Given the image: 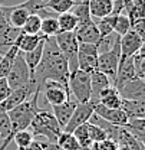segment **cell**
<instances>
[{"label":"cell","mask_w":145,"mask_h":150,"mask_svg":"<svg viewBox=\"0 0 145 150\" xmlns=\"http://www.w3.org/2000/svg\"><path fill=\"white\" fill-rule=\"evenodd\" d=\"M69 74L71 72L68 61L56 46L55 38H46L43 46V55L33 74V79L37 84V87L42 90L45 81H56L68 88Z\"/></svg>","instance_id":"obj_1"},{"label":"cell","mask_w":145,"mask_h":150,"mask_svg":"<svg viewBox=\"0 0 145 150\" xmlns=\"http://www.w3.org/2000/svg\"><path fill=\"white\" fill-rule=\"evenodd\" d=\"M40 90H37L29 100H26L25 103L19 104L18 107L12 108L10 111H7L9 120H10V134L9 137L1 143L0 150H6V147L13 142V136L22 130H29L30 123L33 121L36 112L40 110L39 107V95H40Z\"/></svg>","instance_id":"obj_2"},{"label":"cell","mask_w":145,"mask_h":150,"mask_svg":"<svg viewBox=\"0 0 145 150\" xmlns=\"http://www.w3.org/2000/svg\"><path fill=\"white\" fill-rule=\"evenodd\" d=\"M62 129L59 127L55 115L49 110L40 108L30 123V133L33 137H45L49 143H56Z\"/></svg>","instance_id":"obj_3"},{"label":"cell","mask_w":145,"mask_h":150,"mask_svg":"<svg viewBox=\"0 0 145 150\" xmlns=\"http://www.w3.org/2000/svg\"><path fill=\"white\" fill-rule=\"evenodd\" d=\"M69 94L76 103H88L91 101V78L89 74L76 69L69 74L68 79Z\"/></svg>","instance_id":"obj_4"},{"label":"cell","mask_w":145,"mask_h":150,"mask_svg":"<svg viewBox=\"0 0 145 150\" xmlns=\"http://www.w3.org/2000/svg\"><path fill=\"white\" fill-rule=\"evenodd\" d=\"M55 42L56 46L59 48V51L62 52V55L66 58L68 61V67H69V72L78 69V48H79V42L75 36L73 32H59L57 35H55Z\"/></svg>","instance_id":"obj_5"},{"label":"cell","mask_w":145,"mask_h":150,"mask_svg":"<svg viewBox=\"0 0 145 150\" xmlns=\"http://www.w3.org/2000/svg\"><path fill=\"white\" fill-rule=\"evenodd\" d=\"M121 38L115 42V45L104 52L98 54V62H96V69L105 74L111 79V82L115 81L118 65H119V58H121V48H119Z\"/></svg>","instance_id":"obj_6"},{"label":"cell","mask_w":145,"mask_h":150,"mask_svg":"<svg viewBox=\"0 0 145 150\" xmlns=\"http://www.w3.org/2000/svg\"><path fill=\"white\" fill-rule=\"evenodd\" d=\"M32 79H33V76H32L26 62H25L23 52L19 51L18 55L15 56V59H13L12 68H10L9 74L6 76V81H7L10 90H16L19 87H23V85L29 84Z\"/></svg>","instance_id":"obj_7"},{"label":"cell","mask_w":145,"mask_h":150,"mask_svg":"<svg viewBox=\"0 0 145 150\" xmlns=\"http://www.w3.org/2000/svg\"><path fill=\"white\" fill-rule=\"evenodd\" d=\"M37 90H40V88L37 87L35 79H32L29 84H26V85H23V87H19L16 90H12L10 94L7 95V98H6L3 103H0V108H1L3 111H10L12 108L18 107L19 104H22V103H25L26 100H29ZM40 91H42V90H40Z\"/></svg>","instance_id":"obj_8"},{"label":"cell","mask_w":145,"mask_h":150,"mask_svg":"<svg viewBox=\"0 0 145 150\" xmlns=\"http://www.w3.org/2000/svg\"><path fill=\"white\" fill-rule=\"evenodd\" d=\"M98 46L92 43H79L78 48V69L91 74L96 71L98 62Z\"/></svg>","instance_id":"obj_9"},{"label":"cell","mask_w":145,"mask_h":150,"mask_svg":"<svg viewBox=\"0 0 145 150\" xmlns=\"http://www.w3.org/2000/svg\"><path fill=\"white\" fill-rule=\"evenodd\" d=\"M19 29L10 26L7 20V13L4 10V4L0 3V55H4L7 49L15 45V40L19 35Z\"/></svg>","instance_id":"obj_10"},{"label":"cell","mask_w":145,"mask_h":150,"mask_svg":"<svg viewBox=\"0 0 145 150\" xmlns=\"http://www.w3.org/2000/svg\"><path fill=\"white\" fill-rule=\"evenodd\" d=\"M121 98L124 100H145L144 78H132L115 87Z\"/></svg>","instance_id":"obj_11"},{"label":"cell","mask_w":145,"mask_h":150,"mask_svg":"<svg viewBox=\"0 0 145 150\" xmlns=\"http://www.w3.org/2000/svg\"><path fill=\"white\" fill-rule=\"evenodd\" d=\"M95 104L93 101H88V103H76V107L73 110V114L71 117V120L68 121V124L65 126L63 131H68V133H72L76 127L85 124L89 121L91 115L93 114V108H95Z\"/></svg>","instance_id":"obj_12"},{"label":"cell","mask_w":145,"mask_h":150,"mask_svg":"<svg viewBox=\"0 0 145 150\" xmlns=\"http://www.w3.org/2000/svg\"><path fill=\"white\" fill-rule=\"evenodd\" d=\"M42 90L45 91V97L50 105L63 104L66 100L71 98L69 90L56 81H45L42 85Z\"/></svg>","instance_id":"obj_13"},{"label":"cell","mask_w":145,"mask_h":150,"mask_svg":"<svg viewBox=\"0 0 145 150\" xmlns=\"http://www.w3.org/2000/svg\"><path fill=\"white\" fill-rule=\"evenodd\" d=\"M93 112H95L98 117H101L102 120H105L106 123L115 124V126L124 127L128 123L127 114L122 111L121 108H106L105 105L96 103V104H95V108H93Z\"/></svg>","instance_id":"obj_14"},{"label":"cell","mask_w":145,"mask_h":150,"mask_svg":"<svg viewBox=\"0 0 145 150\" xmlns=\"http://www.w3.org/2000/svg\"><path fill=\"white\" fill-rule=\"evenodd\" d=\"M144 46V39L138 36L132 29H129L125 35L121 36L119 48H121V58H129L137 54Z\"/></svg>","instance_id":"obj_15"},{"label":"cell","mask_w":145,"mask_h":150,"mask_svg":"<svg viewBox=\"0 0 145 150\" xmlns=\"http://www.w3.org/2000/svg\"><path fill=\"white\" fill-rule=\"evenodd\" d=\"M75 107H76V101L72 100V98L66 100L63 104L52 105V114L55 115V118H56V121H57V124H59V127H60L62 130L65 129V126H66L68 121L71 120Z\"/></svg>","instance_id":"obj_16"},{"label":"cell","mask_w":145,"mask_h":150,"mask_svg":"<svg viewBox=\"0 0 145 150\" xmlns=\"http://www.w3.org/2000/svg\"><path fill=\"white\" fill-rule=\"evenodd\" d=\"M91 78V101L98 103L99 94L102 93L104 90H106L111 87V79L105 74H102L101 71H93L89 74Z\"/></svg>","instance_id":"obj_17"},{"label":"cell","mask_w":145,"mask_h":150,"mask_svg":"<svg viewBox=\"0 0 145 150\" xmlns=\"http://www.w3.org/2000/svg\"><path fill=\"white\" fill-rule=\"evenodd\" d=\"M4 10H6V13H7V20H9V23H10V26L12 28H15V29H22V26L25 25V22H26V19L29 18V12L25 9V7H22L20 4H15V6H4Z\"/></svg>","instance_id":"obj_18"},{"label":"cell","mask_w":145,"mask_h":150,"mask_svg":"<svg viewBox=\"0 0 145 150\" xmlns=\"http://www.w3.org/2000/svg\"><path fill=\"white\" fill-rule=\"evenodd\" d=\"M115 0H88L89 15L95 19H102L112 13Z\"/></svg>","instance_id":"obj_19"},{"label":"cell","mask_w":145,"mask_h":150,"mask_svg":"<svg viewBox=\"0 0 145 150\" xmlns=\"http://www.w3.org/2000/svg\"><path fill=\"white\" fill-rule=\"evenodd\" d=\"M121 110L127 114L128 118H144L145 100H124L122 98Z\"/></svg>","instance_id":"obj_20"},{"label":"cell","mask_w":145,"mask_h":150,"mask_svg":"<svg viewBox=\"0 0 145 150\" xmlns=\"http://www.w3.org/2000/svg\"><path fill=\"white\" fill-rule=\"evenodd\" d=\"M46 38L43 36L42 33H37V35H26V33H22L19 32L18 38L15 40V45L18 46V49L20 52H29L32 49H35L37 45Z\"/></svg>","instance_id":"obj_21"},{"label":"cell","mask_w":145,"mask_h":150,"mask_svg":"<svg viewBox=\"0 0 145 150\" xmlns=\"http://www.w3.org/2000/svg\"><path fill=\"white\" fill-rule=\"evenodd\" d=\"M121 101H122V98L119 97L116 88L112 85L106 90H104L99 94V98H98V103L105 105L106 108H121Z\"/></svg>","instance_id":"obj_22"},{"label":"cell","mask_w":145,"mask_h":150,"mask_svg":"<svg viewBox=\"0 0 145 150\" xmlns=\"http://www.w3.org/2000/svg\"><path fill=\"white\" fill-rule=\"evenodd\" d=\"M124 9L131 25L138 19H144V0H124Z\"/></svg>","instance_id":"obj_23"},{"label":"cell","mask_w":145,"mask_h":150,"mask_svg":"<svg viewBox=\"0 0 145 150\" xmlns=\"http://www.w3.org/2000/svg\"><path fill=\"white\" fill-rule=\"evenodd\" d=\"M43 46H45V39L37 45L35 49H32V51L23 54L25 62H26V65H27V68H29V71H30L32 76H33V74H35V69H36V67L39 65L40 59H42V55H43Z\"/></svg>","instance_id":"obj_24"},{"label":"cell","mask_w":145,"mask_h":150,"mask_svg":"<svg viewBox=\"0 0 145 150\" xmlns=\"http://www.w3.org/2000/svg\"><path fill=\"white\" fill-rule=\"evenodd\" d=\"M141 144L145 139V120L144 118H128V123L124 126Z\"/></svg>","instance_id":"obj_25"},{"label":"cell","mask_w":145,"mask_h":150,"mask_svg":"<svg viewBox=\"0 0 145 150\" xmlns=\"http://www.w3.org/2000/svg\"><path fill=\"white\" fill-rule=\"evenodd\" d=\"M75 0H45V9L50 10L52 13H65V12H71L75 6Z\"/></svg>","instance_id":"obj_26"},{"label":"cell","mask_w":145,"mask_h":150,"mask_svg":"<svg viewBox=\"0 0 145 150\" xmlns=\"http://www.w3.org/2000/svg\"><path fill=\"white\" fill-rule=\"evenodd\" d=\"M18 52H19L18 46H16V45H12V46L7 49V52L3 55L1 61H0V79H3V78L7 76L10 68H12L13 59H15V56L18 55Z\"/></svg>","instance_id":"obj_27"},{"label":"cell","mask_w":145,"mask_h":150,"mask_svg":"<svg viewBox=\"0 0 145 150\" xmlns=\"http://www.w3.org/2000/svg\"><path fill=\"white\" fill-rule=\"evenodd\" d=\"M57 26H59V32H73L76 25H78V19L72 12H65L60 13L57 18Z\"/></svg>","instance_id":"obj_28"},{"label":"cell","mask_w":145,"mask_h":150,"mask_svg":"<svg viewBox=\"0 0 145 150\" xmlns=\"http://www.w3.org/2000/svg\"><path fill=\"white\" fill-rule=\"evenodd\" d=\"M57 146L62 150H82V147L79 146V143L76 142V139L73 137L72 133L68 131H60L57 140H56Z\"/></svg>","instance_id":"obj_29"},{"label":"cell","mask_w":145,"mask_h":150,"mask_svg":"<svg viewBox=\"0 0 145 150\" xmlns=\"http://www.w3.org/2000/svg\"><path fill=\"white\" fill-rule=\"evenodd\" d=\"M45 38H53L55 35L59 33V26H57V20L55 16L42 19V25H40V32Z\"/></svg>","instance_id":"obj_30"},{"label":"cell","mask_w":145,"mask_h":150,"mask_svg":"<svg viewBox=\"0 0 145 150\" xmlns=\"http://www.w3.org/2000/svg\"><path fill=\"white\" fill-rule=\"evenodd\" d=\"M40 25H42V18L39 15H29L20 32L26 35H37L40 32Z\"/></svg>","instance_id":"obj_31"},{"label":"cell","mask_w":145,"mask_h":150,"mask_svg":"<svg viewBox=\"0 0 145 150\" xmlns=\"http://www.w3.org/2000/svg\"><path fill=\"white\" fill-rule=\"evenodd\" d=\"M73 137L76 139V142L79 143V146L82 147V150H89L92 146V142L89 139V134H88V127H86V123L76 127L72 131Z\"/></svg>","instance_id":"obj_32"},{"label":"cell","mask_w":145,"mask_h":150,"mask_svg":"<svg viewBox=\"0 0 145 150\" xmlns=\"http://www.w3.org/2000/svg\"><path fill=\"white\" fill-rule=\"evenodd\" d=\"M33 140H35V137H33V134L30 133V130L18 131V133H16V134L13 136V142L16 143L18 149L29 146V144H30V143H32Z\"/></svg>","instance_id":"obj_33"},{"label":"cell","mask_w":145,"mask_h":150,"mask_svg":"<svg viewBox=\"0 0 145 150\" xmlns=\"http://www.w3.org/2000/svg\"><path fill=\"white\" fill-rule=\"evenodd\" d=\"M86 127H88V134H89V139H91L92 143H98V142H102L105 139H108L106 133L102 130L99 126L96 124H92V123H86Z\"/></svg>","instance_id":"obj_34"},{"label":"cell","mask_w":145,"mask_h":150,"mask_svg":"<svg viewBox=\"0 0 145 150\" xmlns=\"http://www.w3.org/2000/svg\"><path fill=\"white\" fill-rule=\"evenodd\" d=\"M129 29H131V22H129L128 16L127 15L119 13V15H118V18H116V22H115L113 32H115V33H118L119 36H122V35H125V33H127Z\"/></svg>","instance_id":"obj_35"},{"label":"cell","mask_w":145,"mask_h":150,"mask_svg":"<svg viewBox=\"0 0 145 150\" xmlns=\"http://www.w3.org/2000/svg\"><path fill=\"white\" fill-rule=\"evenodd\" d=\"M10 134V120L7 111H3L0 108V142L3 143Z\"/></svg>","instance_id":"obj_36"},{"label":"cell","mask_w":145,"mask_h":150,"mask_svg":"<svg viewBox=\"0 0 145 150\" xmlns=\"http://www.w3.org/2000/svg\"><path fill=\"white\" fill-rule=\"evenodd\" d=\"M118 149H119V146H118L113 140L105 139V140H102V142L92 143V146L89 150H118Z\"/></svg>","instance_id":"obj_37"},{"label":"cell","mask_w":145,"mask_h":150,"mask_svg":"<svg viewBox=\"0 0 145 150\" xmlns=\"http://www.w3.org/2000/svg\"><path fill=\"white\" fill-rule=\"evenodd\" d=\"M10 91H12V90H10V87H9L6 78L0 79V103H3V101L7 98V95L10 94Z\"/></svg>","instance_id":"obj_38"},{"label":"cell","mask_w":145,"mask_h":150,"mask_svg":"<svg viewBox=\"0 0 145 150\" xmlns=\"http://www.w3.org/2000/svg\"><path fill=\"white\" fill-rule=\"evenodd\" d=\"M43 149V144H42V142H37V140H33L29 146H26V147H20L18 150H42Z\"/></svg>","instance_id":"obj_39"},{"label":"cell","mask_w":145,"mask_h":150,"mask_svg":"<svg viewBox=\"0 0 145 150\" xmlns=\"http://www.w3.org/2000/svg\"><path fill=\"white\" fill-rule=\"evenodd\" d=\"M43 144V149L42 150H62L59 146H57V143H42Z\"/></svg>","instance_id":"obj_40"},{"label":"cell","mask_w":145,"mask_h":150,"mask_svg":"<svg viewBox=\"0 0 145 150\" xmlns=\"http://www.w3.org/2000/svg\"><path fill=\"white\" fill-rule=\"evenodd\" d=\"M83 1H86V0H75V3H76V4H79V3H83Z\"/></svg>","instance_id":"obj_41"},{"label":"cell","mask_w":145,"mask_h":150,"mask_svg":"<svg viewBox=\"0 0 145 150\" xmlns=\"http://www.w3.org/2000/svg\"><path fill=\"white\" fill-rule=\"evenodd\" d=\"M118 150H129V149H128V147H119Z\"/></svg>","instance_id":"obj_42"},{"label":"cell","mask_w":145,"mask_h":150,"mask_svg":"<svg viewBox=\"0 0 145 150\" xmlns=\"http://www.w3.org/2000/svg\"><path fill=\"white\" fill-rule=\"evenodd\" d=\"M1 58H3V55H0V61H1Z\"/></svg>","instance_id":"obj_43"},{"label":"cell","mask_w":145,"mask_h":150,"mask_svg":"<svg viewBox=\"0 0 145 150\" xmlns=\"http://www.w3.org/2000/svg\"><path fill=\"white\" fill-rule=\"evenodd\" d=\"M0 3H1V0H0Z\"/></svg>","instance_id":"obj_44"},{"label":"cell","mask_w":145,"mask_h":150,"mask_svg":"<svg viewBox=\"0 0 145 150\" xmlns=\"http://www.w3.org/2000/svg\"><path fill=\"white\" fill-rule=\"evenodd\" d=\"M86 1H88V0H86Z\"/></svg>","instance_id":"obj_45"}]
</instances>
